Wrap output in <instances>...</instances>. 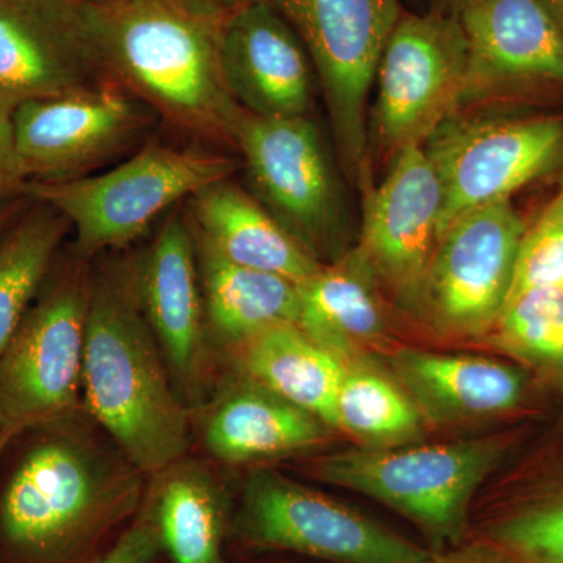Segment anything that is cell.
Returning <instances> with one entry per match:
<instances>
[{"label": "cell", "instance_id": "1", "mask_svg": "<svg viewBox=\"0 0 563 563\" xmlns=\"http://www.w3.org/2000/svg\"><path fill=\"white\" fill-rule=\"evenodd\" d=\"M87 417L81 410L24 433L0 487L5 563H98L139 514L146 476Z\"/></svg>", "mask_w": 563, "mask_h": 563}, {"label": "cell", "instance_id": "2", "mask_svg": "<svg viewBox=\"0 0 563 563\" xmlns=\"http://www.w3.org/2000/svg\"><path fill=\"white\" fill-rule=\"evenodd\" d=\"M107 76L203 144L235 146L243 109L222 69L224 0H91Z\"/></svg>", "mask_w": 563, "mask_h": 563}, {"label": "cell", "instance_id": "3", "mask_svg": "<svg viewBox=\"0 0 563 563\" xmlns=\"http://www.w3.org/2000/svg\"><path fill=\"white\" fill-rule=\"evenodd\" d=\"M81 401L144 476L187 457L190 409L141 309L133 265L92 274Z\"/></svg>", "mask_w": 563, "mask_h": 563}, {"label": "cell", "instance_id": "4", "mask_svg": "<svg viewBox=\"0 0 563 563\" xmlns=\"http://www.w3.org/2000/svg\"><path fill=\"white\" fill-rule=\"evenodd\" d=\"M514 443V435L498 433L459 442L355 446L314 459L310 472L321 483L395 510L440 551L470 539L474 496Z\"/></svg>", "mask_w": 563, "mask_h": 563}, {"label": "cell", "instance_id": "5", "mask_svg": "<svg viewBox=\"0 0 563 563\" xmlns=\"http://www.w3.org/2000/svg\"><path fill=\"white\" fill-rule=\"evenodd\" d=\"M240 168L239 161L218 151L147 141L109 172L29 181L25 198L62 213L76 233V254L88 261L135 242L165 211Z\"/></svg>", "mask_w": 563, "mask_h": 563}, {"label": "cell", "instance_id": "6", "mask_svg": "<svg viewBox=\"0 0 563 563\" xmlns=\"http://www.w3.org/2000/svg\"><path fill=\"white\" fill-rule=\"evenodd\" d=\"M92 274L74 261L44 284L0 352V437L7 444L84 410L85 335Z\"/></svg>", "mask_w": 563, "mask_h": 563}, {"label": "cell", "instance_id": "7", "mask_svg": "<svg viewBox=\"0 0 563 563\" xmlns=\"http://www.w3.org/2000/svg\"><path fill=\"white\" fill-rule=\"evenodd\" d=\"M301 38L324 98L340 163L363 192L373 187L368 99L401 14L399 0H268Z\"/></svg>", "mask_w": 563, "mask_h": 563}, {"label": "cell", "instance_id": "8", "mask_svg": "<svg viewBox=\"0 0 563 563\" xmlns=\"http://www.w3.org/2000/svg\"><path fill=\"white\" fill-rule=\"evenodd\" d=\"M233 143L251 195L321 265L342 251L346 211L333 163L313 121L243 110Z\"/></svg>", "mask_w": 563, "mask_h": 563}, {"label": "cell", "instance_id": "9", "mask_svg": "<svg viewBox=\"0 0 563 563\" xmlns=\"http://www.w3.org/2000/svg\"><path fill=\"white\" fill-rule=\"evenodd\" d=\"M231 533L251 550L331 563H431L432 551L379 521L274 470L244 483Z\"/></svg>", "mask_w": 563, "mask_h": 563}, {"label": "cell", "instance_id": "10", "mask_svg": "<svg viewBox=\"0 0 563 563\" xmlns=\"http://www.w3.org/2000/svg\"><path fill=\"white\" fill-rule=\"evenodd\" d=\"M465 80L466 41L457 20L399 18L374 77L372 150L391 161L407 146H422L461 109Z\"/></svg>", "mask_w": 563, "mask_h": 563}, {"label": "cell", "instance_id": "11", "mask_svg": "<svg viewBox=\"0 0 563 563\" xmlns=\"http://www.w3.org/2000/svg\"><path fill=\"white\" fill-rule=\"evenodd\" d=\"M442 185L439 239L465 211L510 199L563 162V118L451 117L422 144Z\"/></svg>", "mask_w": 563, "mask_h": 563}, {"label": "cell", "instance_id": "12", "mask_svg": "<svg viewBox=\"0 0 563 563\" xmlns=\"http://www.w3.org/2000/svg\"><path fill=\"white\" fill-rule=\"evenodd\" d=\"M525 229L510 199L455 218L437 243L418 313L446 335L487 336L509 296Z\"/></svg>", "mask_w": 563, "mask_h": 563}, {"label": "cell", "instance_id": "13", "mask_svg": "<svg viewBox=\"0 0 563 563\" xmlns=\"http://www.w3.org/2000/svg\"><path fill=\"white\" fill-rule=\"evenodd\" d=\"M155 114L114 81L14 109L18 157L29 181L88 176L139 143Z\"/></svg>", "mask_w": 563, "mask_h": 563}, {"label": "cell", "instance_id": "14", "mask_svg": "<svg viewBox=\"0 0 563 563\" xmlns=\"http://www.w3.org/2000/svg\"><path fill=\"white\" fill-rule=\"evenodd\" d=\"M110 81L91 0H0V106Z\"/></svg>", "mask_w": 563, "mask_h": 563}, {"label": "cell", "instance_id": "15", "mask_svg": "<svg viewBox=\"0 0 563 563\" xmlns=\"http://www.w3.org/2000/svg\"><path fill=\"white\" fill-rule=\"evenodd\" d=\"M442 185L422 146L391 158L390 172L363 195L361 254L380 288L418 313L439 243Z\"/></svg>", "mask_w": 563, "mask_h": 563}, {"label": "cell", "instance_id": "16", "mask_svg": "<svg viewBox=\"0 0 563 563\" xmlns=\"http://www.w3.org/2000/svg\"><path fill=\"white\" fill-rule=\"evenodd\" d=\"M457 9L466 41L462 107L563 87V32L539 0H461Z\"/></svg>", "mask_w": 563, "mask_h": 563}, {"label": "cell", "instance_id": "17", "mask_svg": "<svg viewBox=\"0 0 563 563\" xmlns=\"http://www.w3.org/2000/svg\"><path fill=\"white\" fill-rule=\"evenodd\" d=\"M136 291L174 385L185 402L201 393L207 368L206 310L195 232L180 209L163 221L136 265Z\"/></svg>", "mask_w": 563, "mask_h": 563}, {"label": "cell", "instance_id": "18", "mask_svg": "<svg viewBox=\"0 0 563 563\" xmlns=\"http://www.w3.org/2000/svg\"><path fill=\"white\" fill-rule=\"evenodd\" d=\"M222 69L236 103L262 118H306L313 66L301 38L268 0H236L222 29Z\"/></svg>", "mask_w": 563, "mask_h": 563}, {"label": "cell", "instance_id": "19", "mask_svg": "<svg viewBox=\"0 0 563 563\" xmlns=\"http://www.w3.org/2000/svg\"><path fill=\"white\" fill-rule=\"evenodd\" d=\"M387 366L424 421L446 428L525 412L544 387L518 363L484 355L401 347Z\"/></svg>", "mask_w": 563, "mask_h": 563}, {"label": "cell", "instance_id": "20", "mask_svg": "<svg viewBox=\"0 0 563 563\" xmlns=\"http://www.w3.org/2000/svg\"><path fill=\"white\" fill-rule=\"evenodd\" d=\"M332 429L243 373L222 385L203 420V446L228 465H255L317 450Z\"/></svg>", "mask_w": 563, "mask_h": 563}, {"label": "cell", "instance_id": "21", "mask_svg": "<svg viewBox=\"0 0 563 563\" xmlns=\"http://www.w3.org/2000/svg\"><path fill=\"white\" fill-rule=\"evenodd\" d=\"M299 299L296 325L343 362L390 346L379 284L357 251L322 265L299 285Z\"/></svg>", "mask_w": 563, "mask_h": 563}, {"label": "cell", "instance_id": "22", "mask_svg": "<svg viewBox=\"0 0 563 563\" xmlns=\"http://www.w3.org/2000/svg\"><path fill=\"white\" fill-rule=\"evenodd\" d=\"M188 211L195 232L229 262L299 285L320 272L321 263L250 191L229 179L196 192Z\"/></svg>", "mask_w": 563, "mask_h": 563}, {"label": "cell", "instance_id": "23", "mask_svg": "<svg viewBox=\"0 0 563 563\" xmlns=\"http://www.w3.org/2000/svg\"><path fill=\"white\" fill-rule=\"evenodd\" d=\"M474 539L525 563H563V421L493 504Z\"/></svg>", "mask_w": 563, "mask_h": 563}, {"label": "cell", "instance_id": "24", "mask_svg": "<svg viewBox=\"0 0 563 563\" xmlns=\"http://www.w3.org/2000/svg\"><path fill=\"white\" fill-rule=\"evenodd\" d=\"M144 506L172 563H224L232 528L228 488L210 465L181 459L151 477Z\"/></svg>", "mask_w": 563, "mask_h": 563}, {"label": "cell", "instance_id": "25", "mask_svg": "<svg viewBox=\"0 0 563 563\" xmlns=\"http://www.w3.org/2000/svg\"><path fill=\"white\" fill-rule=\"evenodd\" d=\"M195 240L209 336L239 350L263 332L298 324L299 284L229 262L196 232Z\"/></svg>", "mask_w": 563, "mask_h": 563}, {"label": "cell", "instance_id": "26", "mask_svg": "<svg viewBox=\"0 0 563 563\" xmlns=\"http://www.w3.org/2000/svg\"><path fill=\"white\" fill-rule=\"evenodd\" d=\"M236 351L239 372L335 431V401L346 362L299 325L261 333Z\"/></svg>", "mask_w": 563, "mask_h": 563}, {"label": "cell", "instance_id": "27", "mask_svg": "<svg viewBox=\"0 0 563 563\" xmlns=\"http://www.w3.org/2000/svg\"><path fill=\"white\" fill-rule=\"evenodd\" d=\"M424 418L409 393L376 355L346 362L335 401V431L362 448L421 442Z\"/></svg>", "mask_w": 563, "mask_h": 563}, {"label": "cell", "instance_id": "28", "mask_svg": "<svg viewBox=\"0 0 563 563\" xmlns=\"http://www.w3.org/2000/svg\"><path fill=\"white\" fill-rule=\"evenodd\" d=\"M69 231V221L62 213L35 202L0 236V352L46 284Z\"/></svg>", "mask_w": 563, "mask_h": 563}, {"label": "cell", "instance_id": "29", "mask_svg": "<svg viewBox=\"0 0 563 563\" xmlns=\"http://www.w3.org/2000/svg\"><path fill=\"white\" fill-rule=\"evenodd\" d=\"M488 339L563 395V284L531 288L507 301Z\"/></svg>", "mask_w": 563, "mask_h": 563}, {"label": "cell", "instance_id": "30", "mask_svg": "<svg viewBox=\"0 0 563 563\" xmlns=\"http://www.w3.org/2000/svg\"><path fill=\"white\" fill-rule=\"evenodd\" d=\"M563 284V180L532 225H526L518 246L507 301L526 290ZM506 301V302H507ZM506 306V303H504Z\"/></svg>", "mask_w": 563, "mask_h": 563}, {"label": "cell", "instance_id": "31", "mask_svg": "<svg viewBox=\"0 0 563 563\" xmlns=\"http://www.w3.org/2000/svg\"><path fill=\"white\" fill-rule=\"evenodd\" d=\"M161 554L163 551L157 526L143 503L139 514L125 526L124 531L118 533L117 540L98 563H157Z\"/></svg>", "mask_w": 563, "mask_h": 563}, {"label": "cell", "instance_id": "32", "mask_svg": "<svg viewBox=\"0 0 563 563\" xmlns=\"http://www.w3.org/2000/svg\"><path fill=\"white\" fill-rule=\"evenodd\" d=\"M11 111L0 106V201L25 198L29 180L14 144Z\"/></svg>", "mask_w": 563, "mask_h": 563}, {"label": "cell", "instance_id": "33", "mask_svg": "<svg viewBox=\"0 0 563 563\" xmlns=\"http://www.w3.org/2000/svg\"><path fill=\"white\" fill-rule=\"evenodd\" d=\"M431 563H525L495 544L481 539H466L457 547L432 551Z\"/></svg>", "mask_w": 563, "mask_h": 563}, {"label": "cell", "instance_id": "34", "mask_svg": "<svg viewBox=\"0 0 563 563\" xmlns=\"http://www.w3.org/2000/svg\"><path fill=\"white\" fill-rule=\"evenodd\" d=\"M25 199L27 198L13 199V201H10L0 209V236L20 218V214L25 209Z\"/></svg>", "mask_w": 563, "mask_h": 563}, {"label": "cell", "instance_id": "35", "mask_svg": "<svg viewBox=\"0 0 563 563\" xmlns=\"http://www.w3.org/2000/svg\"><path fill=\"white\" fill-rule=\"evenodd\" d=\"M563 32V0H539Z\"/></svg>", "mask_w": 563, "mask_h": 563}, {"label": "cell", "instance_id": "36", "mask_svg": "<svg viewBox=\"0 0 563 563\" xmlns=\"http://www.w3.org/2000/svg\"><path fill=\"white\" fill-rule=\"evenodd\" d=\"M7 446H9V444H7L5 440H3L2 437H0V454H2L3 451H5Z\"/></svg>", "mask_w": 563, "mask_h": 563}, {"label": "cell", "instance_id": "37", "mask_svg": "<svg viewBox=\"0 0 563 563\" xmlns=\"http://www.w3.org/2000/svg\"><path fill=\"white\" fill-rule=\"evenodd\" d=\"M224 2H228V3H235L236 0H224Z\"/></svg>", "mask_w": 563, "mask_h": 563}, {"label": "cell", "instance_id": "38", "mask_svg": "<svg viewBox=\"0 0 563 563\" xmlns=\"http://www.w3.org/2000/svg\"><path fill=\"white\" fill-rule=\"evenodd\" d=\"M455 2V5H459V3H461V0H454Z\"/></svg>", "mask_w": 563, "mask_h": 563}]
</instances>
